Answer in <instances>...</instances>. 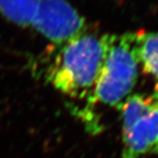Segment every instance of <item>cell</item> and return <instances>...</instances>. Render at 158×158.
<instances>
[{"instance_id":"7a4b0ae2","label":"cell","mask_w":158,"mask_h":158,"mask_svg":"<svg viewBox=\"0 0 158 158\" xmlns=\"http://www.w3.org/2000/svg\"><path fill=\"white\" fill-rule=\"evenodd\" d=\"M139 67L136 33L110 35L106 59L98 80L87 99L88 108L83 110L84 116L88 112L89 114L95 105L119 109L131 94L137 82Z\"/></svg>"},{"instance_id":"5b68a950","label":"cell","mask_w":158,"mask_h":158,"mask_svg":"<svg viewBox=\"0 0 158 158\" xmlns=\"http://www.w3.org/2000/svg\"><path fill=\"white\" fill-rule=\"evenodd\" d=\"M136 52L143 71L158 80V31L136 33Z\"/></svg>"},{"instance_id":"3957f363","label":"cell","mask_w":158,"mask_h":158,"mask_svg":"<svg viewBox=\"0 0 158 158\" xmlns=\"http://www.w3.org/2000/svg\"><path fill=\"white\" fill-rule=\"evenodd\" d=\"M121 158H146L158 153V91L131 94L120 106Z\"/></svg>"},{"instance_id":"6da1fadb","label":"cell","mask_w":158,"mask_h":158,"mask_svg":"<svg viewBox=\"0 0 158 158\" xmlns=\"http://www.w3.org/2000/svg\"><path fill=\"white\" fill-rule=\"evenodd\" d=\"M110 35L87 31L60 45H52L40 66L41 77L62 94L76 100L91 95L109 49Z\"/></svg>"},{"instance_id":"8992f818","label":"cell","mask_w":158,"mask_h":158,"mask_svg":"<svg viewBox=\"0 0 158 158\" xmlns=\"http://www.w3.org/2000/svg\"><path fill=\"white\" fill-rule=\"evenodd\" d=\"M39 0H0V15L20 27H29Z\"/></svg>"},{"instance_id":"277c9868","label":"cell","mask_w":158,"mask_h":158,"mask_svg":"<svg viewBox=\"0 0 158 158\" xmlns=\"http://www.w3.org/2000/svg\"><path fill=\"white\" fill-rule=\"evenodd\" d=\"M31 26L52 45H60L87 31L85 18L66 0H39Z\"/></svg>"}]
</instances>
